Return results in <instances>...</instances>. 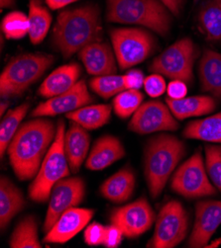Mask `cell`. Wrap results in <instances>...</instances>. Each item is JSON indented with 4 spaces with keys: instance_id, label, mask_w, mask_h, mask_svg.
Returning <instances> with one entry per match:
<instances>
[{
    "instance_id": "cell-1",
    "label": "cell",
    "mask_w": 221,
    "mask_h": 248,
    "mask_svg": "<svg viewBox=\"0 0 221 248\" xmlns=\"http://www.w3.org/2000/svg\"><path fill=\"white\" fill-rule=\"evenodd\" d=\"M56 134L54 123L39 117L19 127L7 153L13 171L20 180H29L37 175Z\"/></svg>"
},
{
    "instance_id": "cell-2",
    "label": "cell",
    "mask_w": 221,
    "mask_h": 248,
    "mask_svg": "<svg viewBox=\"0 0 221 248\" xmlns=\"http://www.w3.org/2000/svg\"><path fill=\"white\" fill-rule=\"evenodd\" d=\"M102 39L100 11L93 5L62 11L52 33L53 45L66 59L91 43L102 42Z\"/></svg>"
},
{
    "instance_id": "cell-3",
    "label": "cell",
    "mask_w": 221,
    "mask_h": 248,
    "mask_svg": "<svg viewBox=\"0 0 221 248\" xmlns=\"http://www.w3.org/2000/svg\"><path fill=\"white\" fill-rule=\"evenodd\" d=\"M186 153L183 141L170 135L152 138L145 148V176L150 194L157 198Z\"/></svg>"
},
{
    "instance_id": "cell-4",
    "label": "cell",
    "mask_w": 221,
    "mask_h": 248,
    "mask_svg": "<svg viewBox=\"0 0 221 248\" xmlns=\"http://www.w3.org/2000/svg\"><path fill=\"white\" fill-rule=\"evenodd\" d=\"M109 22L140 25L165 36L170 27V16L159 0H107Z\"/></svg>"
},
{
    "instance_id": "cell-5",
    "label": "cell",
    "mask_w": 221,
    "mask_h": 248,
    "mask_svg": "<svg viewBox=\"0 0 221 248\" xmlns=\"http://www.w3.org/2000/svg\"><path fill=\"white\" fill-rule=\"evenodd\" d=\"M65 134V122L60 120L55 140L42 161L35 180L29 187V198L35 202L47 201L55 184L69 175L70 168L64 146Z\"/></svg>"
},
{
    "instance_id": "cell-6",
    "label": "cell",
    "mask_w": 221,
    "mask_h": 248,
    "mask_svg": "<svg viewBox=\"0 0 221 248\" xmlns=\"http://www.w3.org/2000/svg\"><path fill=\"white\" fill-rule=\"evenodd\" d=\"M53 62V56L45 54H27L13 59L0 77V95L2 98L21 95L43 76Z\"/></svg>"
},
{
    "instance_id": "cell-7",
    "label": "cell",
    "mask_w": 221,
    "mask_h": 248,
    "mask_svg": "<svg viewBox=\"0 0 221 248\" xmlns=\"http://www.w3.org/2000/svg\"><path fill=\"white\" fill-rule=\"evenodd\" d=\"M199 57L198 46L189 38H184L171 45L151 63L150 70L157 74L190 83L193 79V64Z\"/></svg>"
},
{
    "instance_id": "cell-8",
    "label": "cell",
    "mask_w": 221,
    "mask_h": 248,
    "mask_svg": "<svg viewBox=\"0 0 221 248\" xmlns=\"http://www.w3.org/2000/svg\"><path fill=\"white\" fill-rule=\"evenodd\" d=\"M113 51L121 69L130 68L148 58L155 47L151 34L137 28H119L110 32Z\"/></svg>"
},
{
    "instance_id": "cell-9",
    "label": "cell",
    "mask_w": 221,
    "mask_h": 248,
    "mask_svg": "<svg viewBox=\"0 0 221 248\" xmlns=\"http://www.w3.org/2000/svg\"><path fill=\"white\" fill-rule=\"evenodd\" d=\"M188 216L183 205L178 201H170L160 211L154 235L147 247L173 248L187 236Z\"/></svg>"
},
{
    "instance_id": "cell-10",
    "label": "cell",
    "mask_w": 221,
    "mask_h": 248,
    "mask_svg": "<svg viewBox=\"0 0 221 248\" xmlns=\"http://www.w3.org/2000/svg\"><path fill=\"white\" fill-rule=\"evenodd\" d=\"M170 188L176 193L189 199L216 194V189L207 178L200 152L195 153L179 167L171 178Z\"/></svg>"
},
{
    "instance_id": "cell-11",
    "label": "cell",
    "mask_w": 221,
    "mask_h": 248,
    "mask_svg": "<svg viewBox=\"0 0 221 248\" xmlns=\"http://www.w3.org/2000/svg\"><path fill=\"white\" fill-rule=\"evenodd\" d=\"M85 186L80 177L62 179L55 184L50 195V203L44 222V232H48L58 218L68 209L79 206L85 198Z\"/></svg>"
},
{
    "instance_id": "cell-12",
    "label": "cell",
    "mask_w": 221,
    "mask_h": 248,
    "mask_svg": "<svg viewBox=\"0 0 221 248\" xmlns=\"http://www.w3.org/2000/svg\"><path fill=\"white\" fill-rule=\"evenodd\" d=\"M111 224L120 228L127 238H136L149 231L155 220V213L145 198L126 206L116 208L110 216Z\"/></svg>"
},
{
    "instance_id": "cell-13",
    "label": "cell",
    "mask_w": 221,
    "mask_h": 248,
    "mask_svg": "<svg viewBox=\"0 0 221 248\" xmlns=\"http://www.w3.org/2000/svg\"><path fill=\"white\" fill-rule=\"evenodd\" d=\"M129 130L139 135L160 131H176L179 124L168 105L160 101H149L138 108L129 123Z\"/></svg>"
},
{
    "instance_id": "cell-14",
    "label": "cell",
    "mask_w": 221,
    "mask_h": 248,
    "mask_svg": "<svg viewBox=\"0 0 221 248\" xmlns=\"http://www.w3.org/2000/svg\"><path fill=\"white\" fill-rule=\"evenodd\" d=\"M92 101L93 99L87 90L85 81L79 80L75 86H72L67 92L41 103L33 110L31 116L37 118L67 114L85 107Z\"/></svg>"
},
{
    "instance_id": "cell-15",
    "label": "cell",
    "mask_w": 221,
    "mask_h": 248,
    "mask_svg": "<svg viewBox=\"0 0 221 248\" xmlns=\"http://www.w3.org/2000/svg\"><path fill=\"white\" fill-rule=\"evenodd\" d=\"M221 225V201H201L195 206V221L188 247H205Z\"/></svg>"
},
{
    "instance_id": "cell-16",
    "label": "cell",
    "mask_w": 221,
    "mask_h": 248,
    "mask_svg": "<svg viewBox=\"0 0 221 248\" xmlns=\"http://www.w3.org/2000/svg\"><path fill=\"white\" fill-rule=\"evenodd\" d=\"M94 215V211L73 207L67 210L56 221L53 228L47 232L45 243H66L82 232Z\"/></svg>"
},
{
    "instance_id": "cell-17",
    "label": "cell",
    "mask_w": 221,
    "mask_h": 248,
    "mask_svg": "<svg viewBox=\"0 0 221 248\" xmlns=\"http://www.w3.org/2000/svg\"><path fill=\"white\" fill-rule=\"evenodd\" d=\"M79 56L91 76H111L117 70L114 53L106 43H91L81 49Z\"/></svg>"
},
{
    "instance_id": "cell-18",
    "label": "cell",
    "mask_w": 221,
    "mask_h": 248,
    "mask_svg": "<svg viewBox=\"0 0 221 248\" xmlns=\"http://www.w3.org/2000/svg\"><path fill=\"white\" fill-rule=\"evenodd\" d=\"M124 155L125 150L121 141L117 138L107 135L94 142L85 166L89 170H102Z\"/></svg>"
},
{
    "instance_id": "cell-19",
    "label": "cell",
    "mask_w": 221,
    "mask_h": 248,
    "mask_svg": "<svg viewBox=\"0 0 221 248\" xmlns=\"http://www.w3.org/2000/svg\"><path fill=\"white\" fill-rule=\"evenodd\" d=\"M90 138L87 130L72 122L65 134V154L71 172L77 173L84 163L89 148Z\"/></svg>"
},
{
    "instance_id": "cell-20",
    "label": "cell",
    "mask_w": 221,
    "mask_h": 248,
    "mask_svg": "<svg viewBox=\"0 0 221 248\" xmlns=\"http://www.w3.org/2000/svg\"><path fill=\"white\" fill-rule=\"evenodd\" d=\"M81 66L78 63L62 65L49 76L39 88V94L45 98H52L61 95L79 81Z\"/></svg>"
},
{
    "instance_id": "cell-21",
    "label": "cell",
    "mask_w": 221,
    "mask_h": 248,
    "mask_svg": "<svg viewBox=\"0 0 221 248\" xmlns=\"http://www.w3.org/2000/svg\"><path fill=\"white\" fill-rule=\"evenodd\" d=\"M135 188V175L130 168H123L109 177L101 186V193L113 203H123L130 199Z\"/></svg>"
},
{
    "instance_id": "cell-22",
    "label": "cell",
    "mask_w": 221,
    "mask_h": 248,
    "mask_svg": "<svg viewBox=\"0 0 221 248\" xmlns=\"http://www.w3.org/2000/svg\"><path fill=\"white\" fill-rule=\"evenodd\" d=\"M24 206V200L21 191L5 176L0 180V227L3 231L11 219L20 213Z\"/></svg>"
},
{
    "instance_id": "cell-23",
    "label": "cell",
    "mask_w": 221,
    "mask_h": 248,
    "mask_svg": "<svg viewBox=\"0 0 221 248\" xmlns=\"http://www.w3.org/2000/svg\"><path fill=\"white\" fill-rule=\"evenodd\" d=\"M166 103L170 112L179 120L208 114L216 106L214 99L209 96H191L180 100H174L168 97Z\"/></svg>"
},
{
    "instance_id": "cell-24",
    "label": "cell",
    "mask_w": 221,
    "mask_h": 248,
    "mask_svg": "<svg viewBox=\"0 0 221 248\" xmlns=\"http://www.w3.org/2000/svg\"><path fill=\"white\" fill-rule=\"evenodd\" d=\"M200 78L204 91L221 98V54L205 49L200 62Z\"/></svg>"
},
{
    "instance_id": "cell-25",
    "label": "cell",
    "mask_w": 221,
    "mask_h": 248,
    "mask_svg": "<svg viewBox=\"0 0 221 248\" xmlns=\"http://www.w3.org/2000/svg\"><path fill=\"white\" fill-rule=\"evenodd\" d=\"M198 25L207 41L221 43V0H205L198 14Z\"/></svg>"
},
{
    "instance_id": "cell-26",
    "label": "cell",
    "mask_w": 221,
    "mask_h": 248,
    "mask_svg": "<svg viewBox=\"0 0 221 248\" xmlns=\"http://www.w3.org/2000/svg\"><path fill=\"white\" fill-rule=\"evenodd\" d=\"M110 116L111 106L106 104L85 106L66 114L68 119L78 123L86 130H96L106 125L110 120Z\"/></svg>"
},
{
    "instance_id": "cell-27",
    "label": "cell",
    "mask_w": 221,
    "mask_h": 248,
    "mask_svg": "<svg viewBox=\"0 0 221 248\" xmlns=\"http://www.w3.org/2000/svg\"><path fill=\"white\" fill-rule=\"evenodd\" d=\"M184 136L187 139L209 142H221V112L204 120L192 121L187 125Z\"/></svg>"
},
{
    "instance_id": "cell-28",
    "label": "cell",
    "mask_w": 221,
    "mask_h": 248,
    "mask_svg": "<svg viewBox=\"0 0 221 248\" xmlns=\"http://www.w3.org/2000/svg\"><path fill=\"white\" fill-rule=\"evenodd\" d=\"M28 18L30 23V40L34 45H38L43 42L50 29L52 16L48 9L40 3L39 0H31Z\"/></svg>"
},
{
    "instance_id": "cell-29",
    "label": "cell",
    "mask_w": 221,
    "mask_h": 248,
    "mask_svg": "<svg viewBox=\"0 0 221 248\" xmlns=\"http://www.w3.org/2000/svg\"><path fill=\"white\" fill-rule=\"evenodd\" d=\"M30 108L29 103H24L19 107L7 112L0 124V156L3 158L5 152L20 127V123L25 118Z\"/></svg>"
},
{
    "instance_id": "cell-30",
    "label": "cell",
    "mask_w": 221,
    "mask_h": 248,
    "mask_svg": "<svg viewBox=\"0 0 221 248\" xmlns=\"http://www.w3.org/2000/svg\"><path fill=\"white\" fill-rule=\"evenodd\" d=\"M10 247L12 248H41L38 237L37 222L34 217H24L10 237Z\"/></svg>"
},
{
    "instance_id": "cell-31",
    "label": "cell",
    "mask_w": 221,
    "mask_h": 248,
    "mask_svg": "<svg viewBox=\"0 0 221 248\" xmlns=\"http://www.w3.org/2000/svg\"><path fill=\"white\" fill-rule=\"evenodd\" d=\"M1 31L8 40H20L29 34V18L24 13L14 11L7 14L1 22Z\"/></svg>"
},
{
    "instance_id": "cell-32",
    "label": "cell",
    "mask_w": 221,
    "mask_h": 248,
    "mask_svg": "<svg viewBox=\"0 0 221 248\" xmlns=\"http://www.w3.org/2000/svg\"><path fill=\"white\" fill-rule=\"evenodd\" d=\"M143 99L144 96L139 90L127 89L122 91L115 96L113 100L114 112L118 117L127 119L138 110Z\"/></svg>"
},
{
    "instance_id": "cell-33",
    "label": "cell",
    "mask_w": 221,
    "mask_h": 248,
    "mask_svg": "<svg viewBox=\"0 0 221 248\" xmlns=\"http://www.w3.org/2000/svg\"><path fill=\"white\" fill-rule=\"evenodd\" d=\"M91 89L104 99H108L126 89L122 76H102L92 78L89 82Z\"/></svg>"
},
{
    "instance_id": "cell-34",
    "label": "cell",
    "mask_w": 221,
    "mask_h": 248,
    "mask_svg": "<svg viewBox=\"0 0 221 248\" xmlns=\"http://www.w3.org/2000/svg\"><path fill=\"white\" fill-rule=\"evenodd\" d=\"M205 164L212 183L221 192V146L207 145L205 147Z\"/></svg>"
},
{
    "instance_id": "cell-35",
    "label": "cell",
    "mask_w": 221,
    "mask_h": 248,
    "mask_svg": "<svg viewBox=\"0 0 221 248\" xmlns=\"http://www.w3.org/2000/svg\"><path fill=\"white\" fill-rule=\"evenodd\" d=\"M144 89L149 96L153 98L159 97L163 95L167 90L166 81L160 74H152V76L145 78Z\"/></svg>"
},
{
    "instance_id": "cell-36",
    "label": "cell",
    "mask_w": 221,
    "mask_h": 248,
    "mask_svg": "<svg viewBox=\"0 0 221 248\" xmlns=\"http://www.w3.org/2000/svg\"><path fill=\"white\" fill-rule=\"evenodd\" d=\"M105 228L98 222H92L85 231V242L89 246L103 244Z\"/></svg>"
},
{
    "instance_id": "cell-37",
    "label": "cell",
    "mask_w": 221,
    "mask_h": 248,
    "mask_svg": "<svg viewBox=\"0 0 221 248\" xmlns=\"http://www.w3.org/2000/svg\"><path fill=\"white\" fill-rule=\"evenodd\" d=\"M124 234L120 230V228L111 224V226L105 228V234L102 245H104L107 248L118 247V245L121 243L122 236Z\"/></svg>"
},
{
    "instance_id": "cell-38",
    "label": "cell",
    "mask_w": 221,
    "mask_h": 248,
    "mask_svg": "<svg viewBox=\"0 0 221 248\" xmlns=\"http://www.w3.org/2000/svg\"><path fill=\"white\" fill-rule=\"evenodd\" d=\"M123 78L126 89L139 90L142 86H144L145 78L143 72L139 69L129 70L125 76H123Z\"/></svg>"
},
{
    "instance_id": "cell-39",
    "label": "cell",
    "mask_w": 221,
    "mask_h": 248,
    "mask_svg": "<svg viewBox=\"0 0 221 248\" xmlns=\"http://www.w3.org/2000/svg\"><path fill=\"white\" fill-rule=\"evenodd\" d=\"M168 97L174 100H180V99L186 98L187 94V87L186 82L182 80H173L170 81L167 87Z\"/></svg>"
},
{
    "instance_id": "cell-40",
    "label": "cell",
    "mask_w": 221,
    "mask_h": 248,
    "mask_svg": "<svg viewBox=\"0 0 221 248\" xmlns=\"http://www.w3.org/2000/svg\"><path fill=\"white\" fill-rule=\"evenodd\" d=\"M159 1L162 2L167 7V9H169L174 15L178 16L180 14L183 0H159Z\"/></svg>"
},
{
    "instance_id": "cell-41",
    "label": "cell",
    "mask_w": 221,
    "mask_h": 248,
    "mask_svg": "<svg viewBox=\"0 0 221 248\" xmlns=\"http://www.w3.org/2000/svg\"><path fill=\"white\" fill-rule=\"evenodd\" d=\"M78 1V0H46L48 6L53 10L63 9L64 7Z\"/></svg>"
},
{
    "instance_id": "cell-42",
    "label": "cell",
    "mask_w": 221,
    "mask_h": 248,
    "mask_svg": "<svg viewBox=\"0 0 221 248\" xmlns=\"http://www.w3.org/2000/svg\"><path fill=\"white\" fill-rule=\"evenodd\" d=\"M15 2V0H0V6H1V9L8 8L13 6Z\"/></svg>"
},
{
    "instance_id": "cell-43",
    "label": "cell",
    "mask_w": 221,
    "mask_h": 248,
    "mask_svg": "<svg viewBox=\"0 0 221 248\" xmlns=\"http://www.w3.org/2000/svg\"><path fill=\"white\" fill-rule=\"evenodd\" d=\"M8 106H9L8 102H6V103L5 102H1V104H0V115L3 116L5 110L8 108Z\"/></svg>"
},
{
    "instance_id": "cell-44",
    "label": "cell",
    "mask_w": 221,
    "mask_h": 248,
    "mask_svg": "<svg viewBox=\"0 0 221 248\" xmlns=\"http://www.w3.org/2000/svg\"><path fill=\"white\" fill-rule=\"evenodd\" d=\"M220 244H221V238H219V239L213 241L212 243H210L209 245H206L205 247H217V246H219Z\"/></svg>"
},
{
    "instance_id": "cell-45",
    "label": "cell",
    "mask_w": 221,
    "mask_h": 248,
    "mask_svg": "<svg viewBox=\"0 0 221 248\" xmlns=\"http://www.w3.org/2000/svg\"><path fill=\"white\" fill-rule=\"evenodd\" d=\"M193 1H194V2H198V1H199V0H193Z\"/></svg>"
}]
</instances>
